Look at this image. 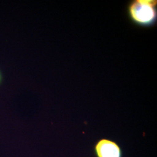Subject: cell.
<instances>
[{
	"instance_id": "1",
	"label": "cell",
	"mask_w": 157,
	"mask_h": 157,
	"mask_svg": "<svg viewBox=\"0 0 157 157\" xmlns=\"http://www.w3.org/2000/svg\"><path fill=\"white\" fill-rule=\"evenodd\" d=\"M156 5V1H135L129 6V16L132 21L138 25L143 26L152 25L157 19Z\"/></svg>"
},
{
	"instance_id": "2",
	"label": "cell",
	"mask_w": 157,
	"mask_h": 157,
	"mask_svg": "<svg viewBox=\"0 0 157 157\" xmlns=\"http://www.w3.org/2000/svg\"><path fill=\"white\" fill-rule=\"evenodd\" d=\"M94 151L96 157H123L121 147L114 141L101 139L95 143Z\"/></svg>"
},
{
	"instance_id": "3",
	"label": "cell",
	"mask_w": 157,
	"mask_h": 157,
	"mask_svg": "<svg viewBox=\"0 0 157 157\" xmlns=\"http://www.w3.org/2000/svg\"><path fill=\"white\" fill-rule=\"evenodd\" d=\"M1 79H2V76H1V72H0V83H1Z\"/></svg>"
}]
</instances>
